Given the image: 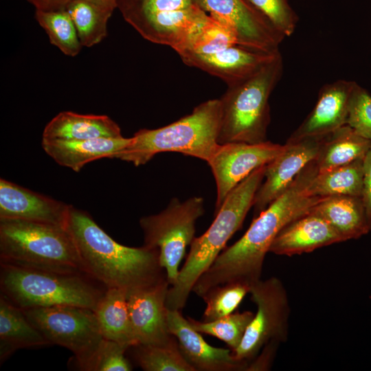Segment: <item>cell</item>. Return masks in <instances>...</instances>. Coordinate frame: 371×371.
<instances>
[{"mask_svg": "<svg viewBox=\"0 0 371 371\" xmlns=\"http://www.w3.org/2000/svg\"><path fill=\"white\" fill-rule=\"evenodd\" d=\"M324 138H306L285 144L284 150L267 165L265 181L254 200L255 216L280 196L300 171L315 160Z\"/></svg>", "mask_w": 371, "mask_h": 371, "instance_id": "obj_14", "label": "cell"}, {"mask_svg": "<svg viewBox=\"0 0 371 371\" xmlns=\"http://www.w3.org/2000/svg\"><path fill=\"white\" fill-rule=\"evenodd\" d=\"M254 314L249 311L236 312L208 322L190 317L188 319L196 330L222 340L234 352L240 344Z\"/></svg>", "mask_w": 371, "mask_h": 371, "instance_id": "obj_30", "label": "cell"}, {"mask_svg": "<svg viewBox=\"0 0 371 371\" xmlns=\"http://www.w3.org/2000/svg\"><path fill=\"white\" fill-rule=\"evenodd\" d=\"M50 344L71 351L85 370L104 339L94 311L78 306L21 309Z\"/></svg>", "mask_w": 371, "mask_h": 371, "instance_id": "obj_9", "label": "cell"}, {"mask_svg": "<svg viewBox=\"0 0 371 371\" xmlns=\"http://www.w3.org/2000/svg\"><path fill=\"white\" fill-rule=\"evenodd\" d=\"M210 16L228 27L238 45L265 53L280 52L284 36L245 0H193Z\"/></svg>", "mask_w": 371, "mask_h": 371, "instance_id": "obj_11", "label": "cell"}, {"mask_svg": "<svg viewBox=\"0 0 371 371\" xmlns=\"http://www.w3.org/2000/svg\"><path fill=\"white\" fill-rule=\"evenodd\" d=\"M328 223L344 242L370 232L361 196L335 195L324 197L310 210Z\"/></svg>", "mask_w": 371, "mask_h": 371, "instance_id": "obj_22", "label": "cell"}, {"mask_svg": "<svg viewBox=\"0 0 371 371\" xmlns=\"http://www.w3.org/2000/svg\"><path fill=\"white\" fill-rule=\"evenodd\" d=\"M48 345H50L49 342L28 320L23 311L1 295V363L19 349Z\"/></svg>", "mask_w": 371, "mask_h": 371, "instance_id": "obj_23", "label": "cell"}, {"mask_svg": "<svg viewBox=\"0 0 371 371\" xmlns=\"http://www.w3.org/2000/svg\"><path fill=\"white\" fill-rule=\"evenodd\" d=\"M36 10L53 11L65 9L73 0H27Z\"/></svg>", "mask_w": 371, "mask_h": 371, "instance_id": "obj_39", "label": "cell"}, {"mask_svg": "<svg viewBox=\"0 0 371 371\" xmlns=\"http://www.w3.org/2000/svg\"><path fill=\"white\" fill-rule=\"evenodd\" d=\"M35 19L47 34L50 43L62 53L70 57L80 53L82 45L66 9L53 11L36 10Z\"/></svg>", "mask_w": 371, "mask_h": 371, "instance_id": "obj_28", "label": "cell"}, {"mask_svg": "<svg viewBox=\"0 0 371 371\" xmlns=\"http://www.w3.org/2000/svg\"><path fill=\"white\" fill-rule=\"evenodd\" d=\"M204 213L202 197L173 198L161 212L140 218L144 245L157 248L170 285L177 281L186 248L195 238L196 222Z\"/></svg>", "mask_w": 371, "mask_h": 371, "instance_id": "obj_8", "label": "cell"}, {"mask_svg": "<svg viewBox=\"0 0 371 371\" xmlns=\"http://www.w3.org/2000/svg\"><path fill=\"white\" fill-rule=\"evenodd\" d=\"M0 260L23 268L87 275L67 228L45 223L0 219Z\"/></svg>", "mask_w": 371, "mask_h": 371, "instance_id": "obj_5", "label": "cell"}, {"mask_svg": "<svg viewBox=\"0 0 371 371\" xmlns=\"http://www.w3.org/2000/svg\"><path fill=\"white\" fill-rule=\"evenodd\" d=\"M361 199L371 232V146L363 159V187Z\"/></svg>", "mask_w": 371, "mask_h": 371, "instance_id": "obj_37", "label": "cell"}, {"mask_svg": "<svg viewBox=\"0 0 371 371\" xmlns=\"http://www.w3.org/2000/svg\"><path fill=\"white\" fill-rule=\"evenodd\" d=\"M347 124L371 140V95L357 83L351 96Z\"/></svg>", "mask_w": 371, "mask_h": 371, "instance_id": "obj_36", "label": "cell"}, {"mask_svg": "<svg viewBox=\"0 0 371 371\" xmlns=\"http://www.w3.org/2000/svg\"><path fill=\"white\" fill-rule=\"evenodd\" d=\"M341 242L344 239L328 223L310 211L282 228L269 252L292 256Z\"/></svg>", "mask_w": 371, "mask_h": 371, "instance_id": "obj_19", "label": "cell"}, {"mask_svg": "<svg viewBox=\"0 0 371 371\" xmlns=\"http://www.w3.org/2000/svg\"><path fill=\"white\" fill-rule=\"evenodd\" d=\"M280 54L265 53L235 44L212 54H187L180 58L186 65L218 77L228 87L251 76Z\"/></svg>", "mask_w": 371, "mask_h": 371, "instance_id": "obj_18", "label": "cell"}, {"mask_svg": "<svg viewBox=\"0 0 371 371\" xmlns=\"http://www.w3.org/2000/svg\"><path fill=\"white\" fill-rule=\"evenodd\" d=\"M249 293L257 311L240 344L232 352L237 359L249 363L269 342L286 341L291 311L286 289L276 277L255 282Z\"/></svg>", "mask_w": 371, "mask_h": 371, "instance_id": "obj_10", "label": "cell"}, {"mask_svg": "<svg viewBox=\"0 0 371 371\" xmlns=\"http://www.w3.org/2000/svg\"><path fill=\"white\" fill-rule=\"evenodd\" d=\"M363 159L322 172H317L308 186L309 195L319 197L335 195L361 197Z\"/></svg>", "mask_w": 371, "mask_h": 371, "instance_id": "obj_26", "label": "cell"}, {"mask_svg": "<svg viewBox=\"0 0 371 371\" xmlns=\"http://www.w3.org/2000/svg\"><path fill=\"white\" fill-rule=\"evenodd\" d=\"M250 288L247 282H232L210 289L202 296L206 304L202 322H212L234 313Z\"/></svg>", "mask_w": 371, "mask_h": 371, "instance_id": "obj_31", "label": "cell"}, {"mask_svg": "<svg viewBox=\"0 0 371 371\" xmlns=\"http://www.w3.org/2000/svg\"><path fill=\"white\" fill-rule=\"evenodd\" d=\"M65 9L74 22L82 47H93L106 37L111 16L95 5L88 0H73Z\"/></svg>", "mask_w": 371, "mask_h": 371, "instance_id": "obj_27", "label": "cell"}, {"mask_svg": "<svg viewBox=\"0 0 371 371\" xmlns=\"http://www.w3.org/2000/svg\"><path fill=\"white\" fill-rule=\"evenodd\" d=\"M93 311L104 339L128 348L138 344L130 320L126 291L106 288Z\"/></svg>", "mask_w": 371, "mask_h": 371, "instance_id": "obj_24", "label": "cell"}, {"mask_svg": "<svg viewBox=\"0 0 371 371\" xmlns=\"http://www.w3.org/2000/svg\"><path fill=\"white\" fill-rule=\"evenodd\" d=\"M71 205L0 179V219H19L67 227Z\"/></svg>", "mask_w": 371, "mask_h": 371, "instance_id": "obj_17", "label": "cell"}, {"mask_svg": "<svg viewBox=\"0 0 371 371\" xmlns=\"http://www.w3.org/2000/svg\"><path fill=\"white\" fill-rule=\"evenodd\" d=\"M170 286L165 280L127 294L130 320L138 344L167 345L176 339L167 321L166 301Z\"/></svg>", "mask_w": 371, "mask_h": 371, "instance_id": "obj_13", "label": "cell"}, {"mask_svg": "<svg viewBox=\"0 0 371 371\" xmlns=\"http://www.w3.org/2000/svg\"><path fill=\"white\" fill-rule=\"evenodd\" d=\"M123 137L118 124L105 115L63 111L45 126L42 139L84 140Z\"/></svg>", "mask_w": 371, "mask_h": 371, "instance_id": "obj_21", "label": "cell"}, {"mask_svg": "<svg viewBox=\"0 0 371 371\" xmlns=\"http://www.w3.org/2000/svg\"><path fill=\"white\" fill-rule=\"evenodd\" d=\"M221 120L220 99L209 100L168 125L139 130L113 158L139 166L158 153L175 152L207 162L218 146Z\"/></svg>", "mask_w": 371, "mask_h": 371, "instance_id": "obj_4", "label": "cell"}, {"mask_svg": "<svg viewBox=\"0 0 371 371\" xmlns=\"http://www.w3.org/2000/svg\"><path fill=\"white\" fill-rule=\"evenodd\" d=\"M145 371H195L182 355L177 339L167 345L137 344L131 347Z\"/></svg>", "mask_w": 371, "mask_h": 371, "instance_id": "obj_29", "label": "cell"}, {"mask_svg": "<svg viewBox=\"0 0 371 371\" xmlns=\"http://www.w3.org/2000/svg\"><path fill=\"white\" fill-rule=\"evenodd\" d=\"M282 71L280 54L251 76L227 87L220 98L221 120L218 144H258L267 141L270 122L269 99Z\"/></svg>", "mask_w": 371, "mask_h": 371, "instance_id": "obj_6", "label": "cell"}, {"mask_svg": "<svg viewBox=\"0 0 371 371\" xmlns=\"http://www.w3.org/2000/svg\"><path fill=\"white\" fill-rule=\"evenodd\" d=\"M194 4L193 0H118L117 8L135 30L148 19Z\"/></svg>", "mask_w": 371, "mask_h": 371, "instance_id": "obj_33", "label": "cell"}, {"mask_svg": "<svg viewBox=\"0 0 371 371\" xmlns=\"http://www.w3.org/2000/svg\"><path fill=\"white\" fill-rule=\"evenodd\" d=\"M132 137H100L84 140H45V152L59 165L79 172L87 163L102 159L113 158L126 147Z\"/></svg>", "mask_w": 371, "mask_h": 371, "instance_id": "obj_20", "label": "cell"}, {"mask_svg": "<svg viewBox=\"0 0 371 371\" xmlns=\"http://www.w3.org/2000/svg\"><path fill=\"white\" fill-rule=\"evenodd\" d=\"M266 141L258 144L229 142L218 144L207 162L216 185L215 213L229 193L258 168L268 164L286 148Z\"/></svg>", "mask_w": 371, "mask_h": 371, "instance_id": "obj_12", "label": "cell"}, {"mask_svg": "<svg viewBox=\"0 0 371 371\" xmlns=\"http://www.w3.org/2000/svg\"><path fill=\"white\" fill-rule=\"evenodd\" d=\"M238 44L235 34L226 25L209 15L200 31L178 54H208Z\"/></svg>", "mask_w": 371, "mask_h": 371, "instance_id": "obj_32", "label": "cell"}, {"mask_svg": "<svg viewBox=\"0 0 371 371\" xmlns=\"http://www.w3.org/2000/svg\"><path fill=\"white\" fill-rule=\"evenodd\" d=\"M128 349L116 341L104 339L85 370L131 371L132 366L125 357Z\"/></svg>", "mask_w": 371, "mask_h": 371, "instance_id": "obj_35", "label": "cell"}, {"mask_svg": "<svg viewBox=\"0 0 371 371\" xmlns=\"http://www.w3.org/2000/svg\"><path fill=\"white\" fill-rule=\"evenodd\" d=\"M284 36L294 32L299 18L288 0H245Z\"/></svg>", "mask_w": 371, "mask_h": 371, "instance_id": "obj_34", "label": "cell"}, {"mask_svg": "<svg viewBox=\"0 0 371 371\" xmlns=\"http://www.w3.org/2000/svg\"><path fill=\"white\" fill-rule=\"evenodd\" d=\"M317 172L314 160L308 164L289 188L254 219L245 234L221 252L199 278L192 291L202 297L221 284L244 282L251 285L260 280L265 256L278 233L324 198L308 192Z\"/></svg>", "mask_w": 371, "mask_h": 371, "instance_id": "obj_1", "label": "cell"}, {"mask_svg": "<svg viewBox=\"0 0 371 371\" xmlns=\"http://www.w3.org/2000/svg\"><path fill=\"white\" fill-rule=\"evenodd\" d=\"M370 146L371 140L346 124L324 138L315 159L318 172L362 159Z\"/></svg>", "mask_w": 371, "mask_h": 371, "instance_id": "obj_25", "label": "cell"}, {"mask_svg": "<svg viewBox=\"0 0 371 371\" xmlns=\"http://www.w3.org/2000/svg\"><path fill=\"white\" fill-rule=\"evenodd\" d=\"M103 12L111 16L113 11L117 8L118 0H88Z\"/></svg>", "mask_w": 371, "mask_h": 371, "instance_id": "obj_40", "label": "cell"}, {"mask_svg": "<svg viewBox=\"0 0 371 371\" xmlns=\"http://www.w3.org/2000/svg\"><path fill=\"white\" fill-rule=\"evenodd\" d=\"M267 165L253 171L227 196L214 214V221L206 232L195 237L186 262L175 283L168 291V309L181 311L199 278L208 269L225 249L226 243L238 230L251 207L263 179Z\"/></svg>", "mask_w": 371, "mask_h": 371, "instance_id": "obj_3", "label": "cell"}, {"mask_svg": "<svg viewBox=\"0 0 371 371\" xmlns=\"http://www.w3.org/2000/svg\"><path fill=\"white\" fill-rule=\"evenodd\" d=\"M91 277L1 263V295L21 309L56 306L95 308L105 289ZM96 281V280H95Z\"/></svg>", "mask_w": 371, "mask_h": 371, "instance_id": "obj_7", "label": "cell"}, {"mask_svg": "<svg viewBox=\"0 0 371 371\" xmlns=\"http://www.w3.org/2000/svg\"><path fill=\"white\" fill-rule=\"evenodd\" d=\"M357 83L338 80L323 86L317 102L286 143L306 138H323L347 124L351 96Z\"/></svg>", "mask_w": 371, "mask_h": 371, "instance_id": "obj_15", "label": "cell"}, {"mask_svg": "<svg viewBox=\"0 0 371 371\" xmlns=\"http://www.w3.org/2000/svg\"><path fill=\"white\" fill-rule=\"evenodd\" d=\"M67 228L87 275L106 288L127 292L168 280L158 249L131 247L111 238L86 212L71 205Z\"/></svg>", "mask_w": 371, "mask_h": 371, "instance_id": "obj_2", "label": "cell"}, {"mask_svg": "<svg viewBox=\"0 0 371 371\" xmlns=\"http://www.w3.org/2000/svg\"><path fill=\"white\" fill-rule=\"evenodd\" d=\"M280 343L270 341L266 344L260 350L258 355L249 362L247 371H262L268 370L273 362ZM251 360V361H252Z\"/></svg>", "mask_w": 371, "mask_h": 371, "instance_id": "obj_38", "label": "cell"}, {"mask_svg": "<svg viewBox=\"0 0 371 371\" xmlns=\"http://www.w3.org/2000/svg\"><path fill=\"white\" fill-rule=\"evenodd\" d=\"M167 321L182 355L195 371H247L248 361L237 359L229 349L207 344L181 311L168 309Z\"/></svg>", "mask_w": 371, "mask_h": 371, "instance_id": "obj_16", "label": "cell"}]
</instances>
